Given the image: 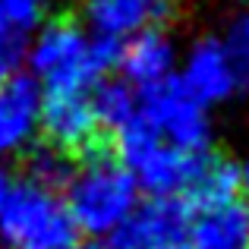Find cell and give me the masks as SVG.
<instances>
[{
	"instance_id": "cell-1",
	"label": "cell",
	"mask_w": 249,
	"mask_h": 249,
	"mask_svg": "<svg viewBox=\"0 0 249 249\" xmlns=\"http://www.w3.org/2000/svg\"><path fill=\"white\" fill-rule=\"evenodd\" d=\"M120 41L98 38L73 16H54L38 29L35 41L25 48L32 79L41 85V95L63 91H91L120 63Z\"/></svg>"
},
{
	"instance_id": "cell-2",
	"label": "cell",
	"mask_w": 249,
	"mask_h": 249,
	"mask_svg": "<svg viewBox=\"0 0 249 249\" xmlns=\"http://www.w3.org/2000/svg\"><path fill=\"white\" fill-rule=\"evenodd\" d=\"M63 202L79 233L110 237L139 205V186L107 145L76 164Z\"/></svg>"
},
{
	"instance_id": "cell-3",
	"label": "cell",
	"mask_w": 249,
	"mask_h": 249,
	"mask_svg": "<svg viewBox=\"0 0 249 249\" xmlns=\"http://www.w3.org/2000/svg\"><path fill=\"white\" fill-rule=\"evenodd\" d=\"M0 246L3 249H76L79 227L60 193L13 180L0 202Z\"/></svg>"
},
{
	"instance_id": "cell-4",
	"label": "cell",
	"mask_w": 249,
	"mask_h": 249,
	"mask_svg": "<svg viewBox=\"0 0 249 249\" xmlns=\"http://www.w3.org/2000/svg\"><path fill=\"white\" fill-rule=\"evenodd\" d=\"M114 158L126 167L136 186L145 189L152 199H180L199 167L202 155H186L164 142L139 114L123 129H117L110 139Z\"/></svg>"
},
{
	"instance_id": "cell-5",
	"label": "cell",
	"mask_w": 249,
	"mask_h": 249,
	"mask_svg": "<svg viewBox=\"0 0 249 249\" xmlns=\"http://www.w3.org/2000/svg\"><path fill=\"white\" fill-rule=\"evenodd\" d=\"M139 117L170 142L174 148L186 155L212 152V117L208 107L199 104L180 82V76L152 85L139 91Z\"/></svg>"
},
{
	"instance_id": "cell-6",
	"label": "cell",
	"mask_w": 249,
	"mask_h": 249,
	"mask_svg": "<svg viewBox=\"0 0 249 249\" xmlns=\"http://www.w3.org/2000/svg\"><path fill=\"white\" fill-rule=\"evenodd\" d=\"M41 133H44V145L63 152L76 164L110 145L95 120L89 91L85 95H79V91L41 95Z\"/></svg>"
},
{
	"instance_id": "cell-7",
	"label": "cell",
	"mask_w": 249,
	"mask_h": 249,
	"mask_svg": "<svg viewBox=\"0 0 249 249\" xmlns=\"http://www.w3.org/2000/svg\"><path fill=\"white\" fill-rule=\"evenodd\" d=\"M193 212L183 199H148L110 233V249H186Z\"/></svg>"
},
{
	"instance_id": "cell-8",
	"label": "cell",
	"mask_w": 249,
	"mask_h": 249,
	"mask_svg": "<svg viewBox=\"0 0 249 249\" xmlns=\"http://www.w3.org/2000/svg\"><path fill=\"white\" fill-rule=\"evenodd\" d=\"M177 10L180 0H85L82 16L91 35L123 44L142 32H164L177 19Z\"/></svg>"
},
{
	"instance_id": "cell-9",
	"label": "cell",
	"mask_w": 249,
	"mask_h": 249,
	"mask_svg": "<svg viewBox=\"0 0 249 249\" xmlns=\"http://www.w3.org/2000/svg\"><path fill=\"white\" fill-rule=\"evenodd\" d=\"M41 129V85L29 73L0 79V158L32 148Z\"/></svg>"
},
{
	"instance_id": "cell-10",
	"label": "cell",
	"mask_w": 249,
	"mask_h": 249,
	"mask_svg": "<svg viewBox=\"0 0 249 249\" xmlns=\"http://www.w3.org/2000/svg\"><path fill=\"white\" fill-rule=\"evenodd\" d=\"M180 82L186 85V91L199 104H205V107L227 101L233 91H240L237 79H233V70H231V63H227L224 48H221V41L212 38V35L199 38V41L186 51Z\"/></svg>"
},
{
	"instance_id": "cell-11",
	"label": "cell",
	"mask_w": 249,
	"mask_h": 249,
	"mask_svg": "<svg viewBox=\"0 0 249 249\" xmlns=\"http://www.w3.org/2000/svg\"><path fill=\"white\" fill-rule=\"evenodd\" d=\"M174 63H177V51L170 44V38L161 29H155V32H142V35L123 41L117 67L123 70V82L133 85L136 91H142V89H152V85L170 79Z\"/></svg>"
},
{
	"instance_id": "cell-12",
	"label": "cell",
	"mask_w": 249,
	"mask_h": 249,
	"mask_svg": "<svg viewBox=\"0 0 249 249\" xmlns=\"http://www.w3.org/2000/svg\"><path fill=\"white\" fill-rule=\"evenodd\" d=\"M189 249H249V205L237 199L193 214Z\"/></svg>"
},
{
	"instance_id": "cell-13",
	"label": "cell",
	"mask_w": 249,
	"mask_h": 249,
	"mask_svg": "<svg viewBox=\"0 0 249 249\" xmlns=\"http://www.w3.org/2000/svg\"><path fill=\"white\" fill-rule=\"evenodd\" d=\"M237 193H240V167L233 161H227L224 155L205 152L180 199L189 205L193 214H199V212H208V208L237 202Z\"/></svg>"
},
{
	"instance_id": "cell-14",
	"label": "cell",
	"mask_w": 249,
	"mask_h": 249,
	"mask_svg": "<svg viewBox=\"0 0 249 249\" xmlns=\"http://www.w3.org/2000/svg\"><path fill=\"white\" fill-rule=\"evenodd\" d=\"M91 110H95V120L101 126L104 136H114L117 129H123L129 120H136L139 114V91L133 85H126L123 79H101L95 89L89 91Z\"/></svg>"
},
{
	"instance_id": "cell-15",
	"label": "cell",
	"mask_w": 249,
	"mask_h": 249,
	"mask_svg": "<svg viewBox=\"0 0 249 249\" xmlns=\"http://www.w3.org/2000/svg\"><path fill=\"white\" fill-rule=\"evenodd\" d=\"M73 170H76V161L67 158L63 152H57V148H51V145L32 148L29 158H25V180H32L41 189H51V193L67 189Z\"/></svg>"
},
{
	"instance_id": "cell-16",
	"label": "cell",
	"mask_w": 249,
	"mask_h": 249,
	"mask_svg": "<svg viewBox=\"0 0 249 249\" xmlns=\"http://www.w3.org/2000/svg\"><path fill=\"white\" fill-rule=\"evenodd\" d=\"M233 70L237 89H249V10H240L227 19L224 35L218 38Z\"/></svg>"
},
{
	"instance_id": "cell-17",
	"label": "cell",
	"mask_w": 249,
	"mask_h": 249,
	"mask_svg": "<svg viewBox=\"0 0 249 249\" xmlns=\"http://www.w3.org/2000/svg\"><path fill=\"white\" fill-rule=\"evenodd\" d=\"M44 13H48V0H0V22L25 38L41 25Z\"/></svg>"
},
{
	"instance_id": "cell-18",
	"label": "cell",
	"mask_w": 249,
	"mask_h": 249,
	"mask_svg": "<svg viewBox=\"0 0 249 249\" xmlns=\"http://www.w3.org/2000/svg\"><path fill=\"white\" fill-rule=\"evenodd\" d=\"M10 186H13V177H10V170L0 164V202H3L6 193H10Z\"/></svg>"
},
{
	"instance_id": "cell-19",
	"label": "cell",
	"mask_w": 249,
	"mask_h": 249,
	"mask_svg": "<svg viewBox=\"0 0 249 249\" xmlns=\"http://www.w3.org/2000/svg\"><path fill=\"white\" fill-rule=\"evenodd\" d=\"M240 189H243L246 199H249V158H246V164L240 167Z\"/></svg>"
},
{
	"instance_id": "cell-20",
	"label": "cell",
	"mask_w": 249,
	"mask_h": 249,
	"mask_svg": "<svg viewBox=\"0 0 249 249\" xmlns=\"http://www.w3.org/2000/svg\"><path fill=\"white\" fill-rule=\"evenodd\" d=\"M76 249H110V246H104V243H85V246H76Z\"/></svg>"
},
{
	"instance_id": "cell-21",
	"label": "cell",
	"mask_w": 249,
	"mask_h": 249,
	"mask_svg": "<svg viewBox=\"0 0 249 249\" xmlns=\"http://www.w3.org/2000/svg\"><path fill=\"white\" fill-rule=\"evenodd\" d=\"M186 249H189V246H186Z\"/></svg>"
}]
</instances>
